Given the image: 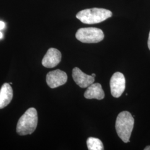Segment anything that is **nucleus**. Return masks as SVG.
<instances>
[{
  "label": "nucleus",
  "mask_w": 150,
  "mask_h": 150,
  "mask_svg": "<svg viewBox=\"0 0 150 150\" xmlns=\"http://www.w3.org/2000/svg\"><path fill=\"white\" fill-rule=\"evenodd\" d=\"M148 47L150 50V32L149 33V39H148Z\"/></svg>",
  "instance_id": "13"
},
{
  "label": "nucleus",
  "mask_w": 150,
  "mask_h": 150,
  "mask_svg": "<svg viewBox=\"0 0 150 150\" xmlns=\"http://www.w3.org/2000/svg\"><path fill=\"white\" fill-rule=\"evenodd\" d=\"M61 57L62 55L59 50L56 48H50L43 57L42 64L46 68H53L59 64Z\"/></svg>",
  "instance_id": "7"
},
{
  "label": "nucleus",
  "mask_w": 150,
  "mask_h": 150,
  "mask_svg": "<svg viewBox=\"0 0 150 150\" xmlns=\"http://www.w3.org/2000/svg\"><path fill=\"white\" fill-rule=\"evenodd\" d=\"M38 123L37 110L30 108L18 120L17 124V133L21 136L31 134L36 129Z\"/></svg>",
  "instance_id": "1"
},
{
  "label": "nucleus",
  "mask_w": 150,
  "mask_h": 150,
  "mask_svg": "<svg viewBox=\"0 0 150 150\" xmlns=\"http://www.w3.org/2000/svg\"><path fill=\"white\" fill-rule=\"evenodd\" d=\"M91 76H93V77H95V76H96V75H95V74H92V75H91Z\"/></svg>",
  "instance_id": "16"
},
{
  "label": "nucleus",
  "mask_w": 150,
  "mask_h": 150,
  "mask_svg": "<svg viewBox=\"0 0 150 150\" xmlns=\"http://www.w3.org/2000/svg\"><path fill=\"white\" fill-rule=\"evenodd\" d=\"M87 145L89 150H104L102 141L95 137H89L87 140Z\"/></svg>",
  "instance_id": "11"
},
{
  "label": "nucleus",
  "mask_w": 150,
  "mask_h": 150,
  "mask_svg": "<svg viewBox=\"0 0 150 150\" xmlns=\"http://www.w3.org/2000/svg\"><path fill=\"white\" fill-rule=\"evenodd\" d=\"M134 126V118L128 111L118 114L116 121V129L119 137L125 143L129 142L131 134Z\"/></svg>",
  "instance_id": "3"
},
{
  "label": "nucleus",
  "mask_w": 150,
  "mask_h": 150,
  "mask_svg": "<svg viewBox=\"0 0 150 150\" xmlns=\"http://www.w3.org/2000/svg\"><path fill=\"white\" fill-rule=\"evenodd\" d=\"M76 38L83 43H98L103 40L104 33L98 28H81L76 32Z\"/></svg>",
  "instance_id": "4"
},
{
  "label": "nucleus",
  "mask_w": 150,
  "mask_h": 150,
  "mask_svg": "<svg viewBox=\"0 0 150 150\" xmlns=\"http://www.w3.org/2000/svg\"><path fill=\"white\" fill-rule=\"evenodd\" d=\"M67 81V75L64 71L56 70L48 72L46 76V82L51 88H54L65 84Z\"/></svg>",
  "instance_id": "6"
},
{
  "label": "nucleus",
  "mask_w": 150,
  "mask_h": 150,
  "mask_svg": "<svg viewBox=\"0 0 150 150\" xmlns=\"http://www.w3.org/2000/svg\"><path fill=\"white\" fill-rule=\"evenodd\" d=\"M5 27V23L3 21H0V30L4 29Z\"/></svg>",
  "instance_id": "12"
},
{
  "label": "nucleus",
  "mask_w": 150,
  "mask_h": 150,
  "mask_svg": "<svg viewBox=\"0 0 150 150\" xmlns=\"http://www.w3.org/2000/svg\"><path fill=\"white\" fill-rule=\"evenodd\" d=\"M145 150H150V146H147L144 149Z\"/></svg>",
  "instance_id": "14"
},
{
  "label": "nucleus",
  "mask_w": 150,
  "mask_h": 150,
  "mask_svg": "<svg viewBox=\"0 0 150 150\" xmlns=\"http://www.w3.org/2000/svg\"><path fill=\"white\" fill-rule=\"evenodd\" d=\"M126 80L123 74L115 72L110 80L111 92L113 96L118 98L122 95L126 87Z\"/></svg>",
  "instance_id": "5"
},
{
  "label": "nucleus",
  "mask_w": 150,
  "mask_h": 150,
  "mask_svg": "<svg viewBox=\"0 0 150 150\" xmlns=\"http://www.w3.org/2000/svg\"><path fill=\"white\" fill-rule=\"evenodd\" d=\"M13 98V90L10 84L5 83L0 90V109L6 107Z\"/></svg>",
  "instance_id": "10"
},
{
  "label": "nucleus",
  "mask_w": 150,
  "mask_h": 150,
  "mask_svg": "<svg viewBox=\"0 0 150 150\" xmlns=\"http://www.w3.org/2000/svg\"><path fill=\"white\" fill-rule=\"evenodd\" d=\"M72 77L76 83L81 88H86L94 83L95 77L86 75L78 67L72 70Z\"/></svg>",
  "instance_id": "8"
},
{
  "label": "nucleus",
  "mask_w": 150,
  "mask_h": 150,
  "mask_svg": "<svg viewBox=\"0 0 150 150\" xmlns=\"http://www.w3.org/2000/svg\"><path fill=\"white\" fill-rule=\"evenodd\" d=\"M3 38V33L0 31V39Z\"/></svg>",
  "instance_id": "15"
},
{
  "label": "nucleus",
  "mask_w": 150,
  "mask_h": 150,
  "mask_svg": "<svg viewBox=\"0 0 150 150\" xmlns=\"http://www.w3.org/2000/svg\"><path fill=\"white\" fill-rule=\"evenodd\" d=\"M84 96L87 99L95 98L101 100L104 98L105 93L101 84L98 83H92L88 86L84 93Z\"/></svg>",
  "instance_id": "9"
},
{
  "label": "nucleus",
  "mask_w": 150,
  "mask_h": 150,
  "mask_svg": "<svg viewBox=\"0 0 150 150\" xmlns=\"http://www.w3.org/2000/svg\"><path fill=\"white\" fill-rule=\"evenodd\" d=\"M112 16V12L100 8H92L80 11L76 18L85 24H95L106 20Z\"/></svg>",
  "instance_id": "2"
}]
</instances>
